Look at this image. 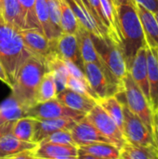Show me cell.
I'll return each instance as SVG.
<instances>
[{"label": "cell", "mask_w": 158, "mask_h": 159, "mask_svg": "<svg viewBox=\"0 0 158 159\" xmlns=\"http://www.w3.org/2000/svg\"><path fill=\"white\" fill-rule=\"evenodd\" d=\"M114 3L115 5V7L119 6V5H123V4H133V1L132 0H114Z\"/></svg>", "instance_id": "ab89813d"}, {"label": "cell", "mask_w": 158, "mask_h": 159, "mask_svg": "<svg viewBox=\"0 0 158 159\" xmlns=\"http://www.w3.org/2000/svg\"><path fill=\"white\" fill-rule=\"evenodd\" d=\"M142 23L145 45L151 48H158V23L155 14L142 6L135 5Z\"/></svg>", "instance_id": "e0dca14e"}, {"label": "cell", "mask_w": 158, "mask_h": 159, "mask_svg": "<svg viewBox=\"0 0 158 159\" xmlns=\"http://www.w3.org/2000/svg\"><path fill=\"white\" fill-rule=\"evenodd\" d=\"M86 117L105 138L110 141L111 143L115 145L118 149H121L127 143L119 127L99 103H97L93 109L86 115Z\"/></svg>", "instance_id": "52a82bcc"}, {"label": "cell", "mask_w": 158, "mask_h": 159, "mask_svg": "<svg viewBox=\"0 0 158 159\" xmlns=\"http://www.w3.org/2000/svg\"><path fill=\"white\" fill-rule=\"evenodd\" d=\"M148 83H149V102L155 116L158 113V60L157 48L146 47Z\"/></svg>", "instance_id": "9a60e30c"}, {"label": "cell", "mask_w": 158, "mask_h": 159, "mask_svg": "<svg viewBox=\"0 0 158 159\" xmlns=\"http://www.w3.org/2000/svg\"><path fill=\"white\" fill-rule=\"evenodd\" d=\"M25 116L34 119L72 118L79 121L86 116V114L72 110L61 103L57 99H53L45 102H38L29 108L25 113Z\"/></svg>", "instance_id": "ba28073f"}, {"label": "cell", "mask_w": 158, "mask_h": 159, "mask_svg": "<svg viewBox=\"0 0 158 159\" xmlns=\"http://www.w3.org/2000/svg\"><path fill=\"white\" fill-rule=\"evenodd\" d=\"M57 90L54 82V77L51 72H47L38 87L36 102H45L53 99H56Z\"/></svg>", "instance_id": "83f0119b"}, {"label": "cell", "mask_w": 158, "mask_h": 159, "mask_svg": "<svg viewBox=\"0 0 158 159\" xmlns=\"http://www.w3.org/2000/svg\"><path fill=\"white\" fill-rule=\"evenodd\" d=\"M3 3H4V0H0V13H1V10H2Z\"/></svg>", "instance_id": "b9f144b4"}, {"label": "cell", "mask_w": 158, "mask_h": 159, "mask_svg": "<svg viewBox=\"0 0 158 159\" xmlns=\"http://www.w3.org/2000/svg\"><path fill=\"white\" fill-rule=\"evenodd\" d=\"M35 159H44V158H37V157H35Z\"/></svg>", "instance_id": "ee69618b"}, {"label": "cell", "mask_w": 158, "mask_h": 159, "mask_svg": "<svg viewBox=\"0 0 158 159\" xmlns=\"http://www.w3.org/2000/svg\"><path fill=\"white\" fill-rule=\"evenodd\" d=\"M19 32L25 47L31 53L44 61L55 49V40H48L38 29H22Z\"/></svg>", "instance_id": "9c48e42d"}, {"label": "cell", "mask_w": 158, "mask_h": 159, "mask_svg": "<svg viewBox=\"0 0 158 159\" xmlns=\"http://www.w3.org/2000/svg\"><path fill=\"white\" fill-rule=\"evenodd\" d=\"M12 125H13V122H5L0 125V141L3 139L5 135L11 132Z\"/></svg>", "instance_id": "d590c367"}, {"label": "cell", "mask_w": 158, "mask_h": 159, "mask_svg": "<svg viewBox=\"0 0 158 159\" xmlns=\"http://www.w3.org/2000/svg\"><path fill=\"white\" fill-rule=\"evenodd\" d=\"M116 12L121 35L120 48L129 71L137 52L146 46L144 34L135 5H119L116 7Z\"/></svg>", "instance_id": "7a4b0ae2"}, {"label": "cell", "mask_w": 158, "mask_h": 159, "mask_svg": "<svg viewBox=\"0 0 158 159\" xmlns=\"http://www.w3.org/2000/svg\"><path fill=\"white\" fill-rule=\"evenodd\" d=\"M32 55L25 47L19 29L7 23L0 14V61L11 86L19 69Z\"/></svg>", "instance_id": "3957f363"}, {"label": "cell", "mask_w": 158, "mask_h": 159, "mask_svg": "<svg viewBox=\"0 0 158 159\" xmlns=\"http://www.w3.org/2000/svg\"><path fill=\"white\" fill-rule=\"evenodd\" d=\"M34 157L52 159L62 157H77L78 147L70 144H60L53 143H40L34 151Z\"/></svg>", "instance_id": "ac0fdd59"}, {"label": "cell", "mask_w": 158, "mask_h": 159, "mask_svg": "<svg viewBox=\"0 0 158 159\" xmlns=\"http://www.w3.org/2000/svg\"><path fill=\"white\" fill-rule=\"evenodd\" d=\"M134 5L142 6L147 10L152 13H156L158 11V0H132Z\"/></svg>", "instance_id": "836d02e7"}, {"label": "cell", "mask_w": 158, "mask_h": 159, "mask_svg": "<svg viewBox=\"0 0 158 159\" xmlns=\"http://www.w3.org/2000/svg\"><path fill=\"white\" fill-rule=\"evenodd\" d=\"M48 72L43 59L32 55L19 69L11 86V95L27 111L37 103L38 87Z\"/></svg>", "instance_id": "6da1fadb"}, {"label": "cell", "mask_w": 158, "mask_h": 159, "mask_svg": "<svg viewBox=\"0 0 158 159\" xmlns=\"http://www.w3.org/2000/svg\"><path fill=\"white\" fill-rule=\"evenodd\" d=\"M52 159H78L77 157H57V158Z\"/></svg>", "instance_id": "60d3db41"}, {"label": "cell", "mask_w": 158, "mask_h": 159, "mask_svg": "<svg viewBox=\"0 0 158 159\" xmlns=\"http://www.w3.org/2000/svg\"><path fill=\"white\" fill-rule=\"evenodd\" d=\"M1 159H35V157L34 155V151H27V152H22L15 156H11V157Z\"/></svg>", "instance_id": "e575fe53"}, {"label": "cell", "mask_w": 158, "mask_h": 159, "mask_svg": "<svg viewBox=\"0 0 158 159\" xmlns=\"http://www.w3.org/2000/svg\"><path fill=\"white\" fill-rule=\"evenodd\" d=\"M38 143H35L20 141L9 132L0 141V159L15 156L22 152L34 151Z\"/></svg>", "instance_id": "d6986e66"}, {"label": "cell", "mask_w": 158, "mask_h": 159, "mask_svg": "<svg viewBox=\"0 0 158 159\" xmlns=\"http://www.w3.org/2000/svg\"><path fill=\"white\" fill-rule=\"evenodd\" d=\"M78 159H105V158H101V157H94L92 155H88L87 153H84L83 151L78 149V156H77Z\"/></svg>", "instance_id": "74e56055"}, {"label": "cell", "mask_w": 158, "mask_h": 159, "mask_svg": "<svg viewBox=\"0 0 158 159\" xmlns=\"http://www.w3.org/2000/svg\"><path fill=\"white\" fill-rule=\"evenodd\" d=\"M56 99L66 107L74 111L84 113L86 115L90 112L98 103V102L91 97L75 92L68 88L65 89L63 91L58 93Z\"/></svg>", "instance_id": "5bb4252c"}, {"label": "cell", "mask_w": 158, "mask_h": 159, "mask_svg": "<svg viewBox=\"0 0 158 159\" xmlns=\"http://www.w3.org/2000/svg\"><path fill=\"white\" fill-rule=\"evenodd\" d=\"M41 143H60V144H70V145H75L71 130H60L56 131L47 137H46Z\"/></svg>", "instance_id": "1f68e13d"}, {"label": "cell", "mask_w": 158, "mask_h": 159, "mask_svg": "<svg viewBox=\"0 0 158 159\" xmlns=\"http://www.w3.org/2000/svg\"><path fill=\"white\" fill-rule=\"evenodd\" d=\"M122 82V91L115 95L116 98L120 102H124L127 107L144 123L150 132L154 135L155 114L152 110L149 101L142 89L134 82L129 72L123 78Z\"/></svg>", "instance_id": "277c9868"}, {"label": "cell", "mask_w": 158, "mask_h": 159, "mask_svg": "<svg viewBox=\"0 0 158 159\" xmlns=\"http://www.w3.org/2000/svg\"><path fill=\"white\" fill-rule=\"evenodd\" d=\"M34 123L35 119L33 117H21L13 122L11 134L20 141L34 143L33 138L34 133Z\"/></svg>", "instance_id": "d4e9b609"}, {"label": "cell", "mask_w": 158, "mask_h": 159, "mask_svg": "<svg viewBox=\"0 0 158 159\" xmlns=\"http://www.w3.org/2000/svg\"><path fill=\"white\" fill-rule=\"evenodd\" d=\"M66 87L75 92H78L80 94L83 95H87L91 97L92 99H94L95 101H99L98 97L96 96V94L93 92V90L91 89L90 86L88 83H85L82 82L81 80L72 76L71 75H69L68 78H67V82H66Z\"/></svg>", "instance_id": "f546056e"}, {"label": "cell", "mask_w": 158, "mask_h": 159, "mask_svg": "<svg viewBox=\"0 0 158 159\" xmlns=\"http://www.w3.org/2000/svg\"><path fill=\"white\" fill-rule=\"evenodd\" d=\"M91 7H93L94 11L96 12L99 20H101V22L108 29L109 31V34H110V27H109V23L106 20V17L103 13V10H102V4H101V0H88ZM111 37V36H110Z\"/></svg>", "instance_id": "d6a6232c"}, {"label": "cell", "mask_w": 158, "mask_h": 159, "mask_svg": "<svg viewBox=\"0 0 158 159\" xmlns=\"http://www.w3.org/2000/svg\"><path fill=\"white\" fill-rule=\"evenodd\" d=\"M19 2L22 10L25 29H38L41 32L40 25L35 15V0H19Z\"/></svg>", "instance_id": "f1b7e54d"}, {"label": "cell", "mask_w": 158, "mask_h": 159, "mask_svg": "<svg viewBox=\"0 0 158 159\" xmlns=\"http://www.w3.org/2000/svg\"><path fill=\"white\" fill-rule=\"evenodd\" d=\"M118 159H158V149L154 146L134 145L126 143L120 149Z\"/></svg>", "instance_id": "7402d4cb"}, {"label": "cell", "mask_w": 158, "mask_h": 159, "mask_svg": "<svg viewBox=\"0 0 158 159\" xmlns=\"http://www.w3.org/2000/svg\"><path fill=\"white\" fill-rule=\"evenodd\" d=\"M55 49L64 60H69L84 71V61L80 53L78 42L75 34L61 33L55 40Z\"/></svg>", "instance_id": "8fae6325"}, {"label": "cell", "mask_w": 158, "mask_h": 159, "mask_svg": "<svg viewBox=\"0 0 158 159\" xmlns=\"http://www.w3.org/2000/svg\"><path fill=\"white\" fill-rule=\"evenodd\" d=\"M155 17H156V21H157L158 23V11L155 13Z\"/></svg>", "instance_id": "7bdbcfd3"}, {"label": "cell", "mask_w": 158, "mask_h": 159, "mask_svg": "<svg viewBox=\"0 0 158 159\" xmlns=\"http://www.w3.org/2000/svg\"><path fill=\"white\" fill-rule=\"evenodd\" d=\"M98 103L108 114V116L115 122V124L119 127V129L122 131L123 123H124L123 105L121 102L116 98V96H110L102 99L98 102Z\"/></svg>", "instance_id": "484cf974"}, {"label": "cell", "mask_w": 158, "mask_h": 159, "mask_svg": "<svg viewBox=\"0 0 158 159\" xmlns=\"http://www.w3.org/2000/svg\"><path fill=\"white\" fill-rule=\"evenodd\" d=\"M35 15L39 22L42 34L50 41L56 40L59 35L55 32L50 22L47 0H35Z\"/></svg>", "instance_id": "44dd1931"}, {"label": "cell", "mask_w": 158, "mask_h": 159, "mask_svg": "<svg viewBox=\"0 0 158 159\" xmlns=\"http://www.w3.org/2000/svg\"><path fill=\"white\" fill-rule=\"evenodd\" d=\"M134 82L142 89L149 101V83H148V66L146 46L142 48L135 55L131 65L128 71Z\"/></svg>", "instance_id": "4fadbf2b"}, {"label": "cell", "mask_w": 158, "mask_h": 159, "mask_svg": "<svg viewBox=\"0 0 158 159\" xmlns=\"http://www.w3.org/2000/svg\"><path fill=\"white\" fill-rule=\"evenodd\" d=\"M0 14L7 23L19 30L25 29V22L19 0H4Z\"/></svg>", "instance_id": "ffe728a7"}, {"label": "cell", "mask_w": 158, "mask_h": 159, "mask_svg": "<svg viewBox=\"0 0 158 159\" xmlns=\"http://www.w3.org/2000/svg\"><path fill=\"white\" fill-rule=\"evenodd\" d=\"M75 36L78 42L79 49L84 62H92L100 65L102 68L110 71L101 60L99 54L97 53L94 44L91 39L90 32L82 24L79 23L78 29L75 33Z\"/></svg>", "instance_id": "2e32d148"}, {"label": "cell", "mask_w": 158, "mask_h": 159, "mask_svg": "<svg viewBox=\"0 0 158 159\" xmlns=\"http://www.w3.org/2000/svg\"><path fill=\"white\" fill-rule=\"evenodd\" d=\"M72 118H56V119H35L34 133L33 142L41 143L48 135L60 130H71L76 124Z\"/></svg>", "instance_id": "7c38bea8"}, {"label": "cell", "mask_w": 158, "mask_h": 159, "mask_svg": "<svg viewBox=\"0 0 158 159\" xmlns=\"http://www.w3.org/2000/svg\"><path fill=\"white\" fill-rule=\"evenodd\" d=\"M154 135H155V140L156 143L158 148V113L155 116V129H154Z\"/></svg>", "instance_id": "f35d334b"}, {"label": "cell", "mask_w": 158, "mask_h": 159, "mask_svg": "<svg viewBox=\"0 0 158 159\" xmlns=\"http://www.w3.org/2000/svg\"><path fill=\"white\" fill-rule=\"evenodd\" d=\"M1 124H3V123H2V122H1V120H0V125H1Z\"/></svg>", "instance_id": "f6af8a7d"}, {"label": "cell", "mask_w": 158, "mask_h": 159, "mask_svg": "<svg viewBox=\"0 0 158 159\" xmlns=\"http://www.w3.org/2000/svg\"><path fill=\"white\" fill-rule=\"evenodd\" d=\"M25 113L26 110L12 95L0 103V120L2 123L14 122L24 117Z\"/></svg>", "instance_id": "603a6c76"}, {"label": "cell", "mask_w": 158, "mask_h": 159, "mask_svg": "<svg viewBox=\"0 0 158 159\" xmlns=\"http://www.w3.org/2000/svg\"><path fill=\"white\" fill-rule=\"evenodd\" d=\"M157 60H158V48H157Z\"/></svg>", "instance_id": "bcb514c9"}, {"label": "cell", "mask_w": 158, "mask_h": 159, "mask_svg": "<svg viewBox=\"0 0 158 159\" xmlns=\"http://www.w3.org/2000/svg\"><path fill=\"white\" fill-rule=\"evenodd\" d=\"M61 11V24L62 33L75 34L80 21L64 0H57Z\"/></svg>", "instance_id": "4316f807"}, {"label": "cell", "mask_w": 158, "mask_h": 159, "mask_svg": "<svg viewBox=\"0 0 158 159\" xmlns=\"http://www.w3.org/2000/svg\"><path fill=\"white\" fill-rule=\"evenodd\" d=\"M73 140L77 147L96 143H110L85 116L71 129ZM113 144V143H112Z\"/></svg>", "instance_id": "30bf717a"}, {"label": "cell", "mask_w": 158, "mask_h": 159, "mask_svg": "<svg viewBox=\"0 0 158 159\" xmlns=\"http://www.w3.org/2000/svg\"><path fill=\"white\" fill-rule=\"evenodd\" d=\"M47 7H48V13H49V19L50 22L57 33V34L60 36L62 33L61 30V11L59 7V4L57 0H47Z\"/></svg>", "instance_id": "4dcf8cb0"}, {"label": "cell", "mask_w": 158, "mask_h": 159, "mask_svg": "<svg viewBox=\"0 0 158 159\" xmlns=\"http://www.w3.org/2000/svg\"><path fill=\"white\" fill-rule=\"evenodd\" d=\"M79 150L97 157L105 159H118L120 149L110 143H96L78 147Z\"/></svg>", "instance_id": "cb8c5ba5"}, {"label": "cell", "mask_w": 158, "mask_h": 159, "mask_svg": "<svg viewBox=\"0 0 158 159\" xmlns=\"http://www.w3.org/2000/svg\"><path fill=\"white\" fill-rule=\"evenodd\" d=\"M95 49L104 65L120 81L128 74L127 64L120 45L110 36H96L90 33Z\"/></svg>", "instance_id": "5b68a950"}, {"label": "cell", "mask_w": 158, "mask_h": 159, "mask_svg": "<svg viewBox=\"0 0 158 159\" xmlns=\"http://www.w3.org/2000/svg\"><path fill=\"white\" fill-rule=\"evenodd\" d=\"M121 103L123 105L124 113L122 132L126 142L134 145L154 146L157 148L155 136L150 132L144 123L134 115L124 102H121Z\"/></svg>", "instance_id": "8992f818"}, {"label": "cell", "mask_w": 158, "mask_h": 159, "mask_svg": "<svg viewBox=\"0 0 158 159\" xmlns=\"http://www.w3.org/2000/svg\"><path fill=\"white\" fill-rule=\"evenodd\" d=\"M0 80L2 82H4L5 84H7V86L11 87L10 81H9V79L7 77V75L6 71H5V68H4V66H3L1 61H0Z\"/></svg>", "instance_id": "8d00e7d4"}]
</instances>
